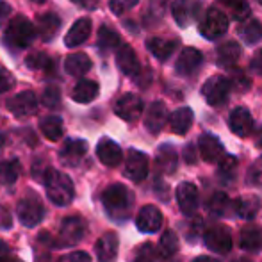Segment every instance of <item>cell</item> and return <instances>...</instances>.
<instances>
[{"mask_svg": "<svg viewBox=\"0 0 262 262\" xmlns=\"http://www.w3.org/2000/svg\"><path fill=\"white\" fill-rule=\"evenodd\" d=\"M7 109L16 118H29L38 109V98L32 91H21L7 100Z\"/></svg>", "mask_w": 262, "mask_h": 262, "instance_id": "obj_10", "label": "cell"}, {"mask_svg": "<svg viewBox=\"0 0 262 262\" xmlns=\"http://www.w3.org/2000/svg\"><path fill=\"white\" fill-rule=\"evenodd\" d=\"M241 248L246 252H255L262 248V232L255 227H246L241 232Z\"/></svg>", "mask_w": 262, "mask_h": 262, "instance_id": "obj_37", "label": "cell"}, {"mask_svg": "<svg viewBox=\"0 0 262 262\" xmlns=\"http://www.w3.org/2000/svg\"><path fill=\"white\" fill-rule=\"evenodd\" d=\"M41 102L45 107H57L59 104H61V91H59V88L55 86H49L45 88V91H43L41 95Z\"/></svg>", "mask_w": 262, "mask_h": 262, "instance_id": "obj_41", "label": "cell"}, {"mask_svg": "<svg viewBox=\"0 0 262 262\" xmlns=\"http://www.w3.org/2000/svg\"><path fill=\"white\" fill-rule=\"evenodd\" d=\"M191 125H193V111L189 107H180L169 116V128L179 136L186 134Z\"/></svg>", "mask_w": 262, "mask_h": 262, "instance_id": "obj_29", "label": "cell"}, {"mask_svg": "<svg viewBox=\"0 0 262 262\" xmlns=\"http://www.w3.org/2000/svg\"><path fill=\"white\" fill-rule=\"evenodd\" d=\"M116 64L125 75L128 77H134L139 73V61H138V55L132 50V47L128 45H120L116 50Z\"/></svg>", "mask_w": 262, "mask_h": 262, "instance_id": "obj_21", "label": "cell"}, {"mask_svg": "<svg viewBox=\"0 0 262 262\" xmlns=\"http://www.w3.org/2000/svg\"><path fill=\"white\" fill-rule=\"evenodd\" d=\"M9 259V246L0 239V262H6Z\"/></svg>", "mask_w": 262, "mask_h": 262, "instance_id": "obj_53", "label": "cell"}, {"mask_svg": "<svg viewBox=\"0 0 262 262\" xmlns=\"http://www.w3.org/2000/svg\"><path fill=\"white\" fill-rule=\"evenodd\" d=\"M177 39H164V38H152L146 41V49L159 61H168L177 49Z\"/></svg>", "mask_w": 262, "mask_h": 262, "instance_id": "obj_27", "label": "cell"}, {"mask_svg": "<svg viewBox=\"0 0 262 262\" xmlns=\"http://www.w3.org/2000/svg\"><path fill=\"white\" fill-rule=\"evenodd\" d=\"M75 6H79V7H82V9H90V11H93V9H97L98 7V2L100 0H72Z\"/></svg>", "mask_w": 262, "mask_h": 262, "instance_id": "obj_50", "label": "cell"}, {"mask_svg": "<svg viewBox=\"0 0 262 262\" xmlns=\"http://www.w3.org/2000/svg\"><path fill=\"white\" fill-rule=\"evenodd\" d=\"M228 93H230V80L223 75L210 77L202 88V95L207 100V104L212 107L223 105L228 100Z\"/></svg>", "mask_w": 262, "mask_h": 262, "instance_id": "obj_7", "label": "cell"}, {"mask_svg": "<svg viewBox=\"0 0 262 262\" xmlns=\"http://www.w3.org/2000/svg\"><path fill=\"white\" fill-rule=\"evenodd\" d=\"M239 38L246 43V45H255L262 39V24L257 20H250L245 25L239 27Z\"/></svg>", "mask_w": 262, "mask_h": 262, "instance_id": "obj_35", "label": "cell"}, {"mask_svg": "<svg viewBox=\"0 0 262 262\" xmlns=\"http://www.w3.org/2000/svg\"><path fill=\"white\" fill-rule=\"evenodd\" d=\"M198 31L204 36L205 39H217L228 31V18L223 11L216 9V7H210L207 13L204 14V18L200 20L198 25Z\"/></svg>", "mask_w": 262, "mask_h": 262, "instance_id": "obj_4", "label": "cell"}, {"mask_svg": "<svg viewBox=\"0 0 262 262\" xmlns=\"http://www.w3.org/2000/svg\"><path fill=\"white\" fill-rule=\"evenodd\" d=\"M86 232H88V225L80 216L64 217V220H62V225H61V230H59L57 246L66 248V246L77 245V243H80L84 239Z\"/></svg>", "mask_w": 262, "mask_h": 262, "instance_id": "obj_5", "label": "cell"}, {"mask_svg": "<svg viewBox=\"0 0 262 262\" xmlns=\"http://www.w3.org/2000/svg\"><path fill=\"white\" fill-rule=\"evenodd\" d=\"M204 243L205 246L210 250V252H216V253H228L232 250V234L227 227L223 225H216V227H210L207 232L204 234Z\"/></svg>", "mask_w": 262, "mask_h": 262, "instance_id": "obj_8", "label": "cell"}, {"mask_svg": "<svg viewBox=\"0 0 262 262\" xmlns=\"http://www.w3.org/2000/svg\"><path fill=\"white\" fill-rule=\"evenodd\" d=\"M20 175V162L18 161H2L0 162V184L11 186L18 180Z\"/></svg>", "mask_w": 262, "mask_h": 262, "instance_id": "obj_39", "label": "cell"}, {"mask_svg": "<svg viewBox=\"0 0 262 262\" xmlns=\"http://www.w3.org/2000/svg\"><path fill=\"white\" fill-rule=\"evenodd\" d=\"M43 182H45L47 196L54 205L64 207V205H70L73 202L75 187H73L72 179L66 173L59 171V169H47Z\"/></svg>", "mask_w": 262, "mask_h": 262, "instance_id": "obj_2", "label": "cell"}, {"mask_svg": "<svg viewBox=\"0 0 262 262\" xmlns=\"http://www.w3.org/2000/svg\"><path fill=\"white\" fill-rule=\"evenodd\" d=\"M179 252V237L173 230H166L159 239V255L162 259H171Z\"/></svg>", "mask_w": 262, "mask_h": 262, "instance_id": "obj_36", "label": "cell"}, {"mask_svg": "<svg viewBox=\"0 0 262 262\" xmlns=\"http://www.w3.org/2000/svg\"><path fill=\"white\" fill-rule=\"evenodd\" d=\"M255 146L262 148V127L257 130V134H255Z\"/></svg>", "mask_w": 262, "mask_h": 262, "instance_id": "obj_54", "label": "cell"}, {"mask_svg": "<svg viewBox=\"0 0 262 262\" xmlns=\"http://www.w3.org/2000/svg\"><path fill=\"white\" fill-rule=\"evenodd\" d=\"M118 246H120V241H118V235L114 232H107V234L102 235L97 241V257L98 262H114L118 255Z\"/></svg>", "mask_w": 262, "mask_h": 262, "instance_id": "obj_22", "label": "cell"}, {"mask_svg": "<svg viewBox=\"0 0 262 262\" xmlns=\"http://www.w3.org/2000/svg\"><path fill=\"white\" fill-rule=\"evenodd\" d=\"M193 262H220V260H216V259H212V257H196V259H194Z\"/></svg>", "mask_w": 262, "mask_h": 262, "instance_id": "obj_55", "label": "cell"}, {"mask_svg": "<svg viewBox=\"0 0 262 262\" xmlns=\"http://www.w3.org/2000/svg\"><path fill=\"white\" fill-rule=\"evenodd\" d=\"M14 86V77L9 70H6L4 66H0V95L9 91Z\"/></svg>", "mask_w": 262, "mask_h": 262, "instance_id": "obj_45", "label": "cell"}, {"mask_svg": "<svg viewBox=\"0 0 262 262\" xmlns=\"http://www.w3.org/2000/svg\"><path fill=\"white\" fill-rule=\"evenodd\" d=\"M91 66H93V62L86 54H72L64 61V70L73 77H82L84 73L90 72Z\"/></svg>", "mask_w": 262, "mask_h": 262, "instance_id": "obj_30", "label": "cell"}, {"mask_svg": "<svg viewBox=\"0 0 262 262\" xmlns=\"http://www.w3.org/2000/svg\"><path fill=\"white\" fill-rule=\"evenodd\" d=\"M177 202H179V207L182 210V214L193 216L198 209V204H200L198 187L191 182L179 184V187H177Z\"/></svg>", "mask_w": 262, "mask_h": 262, "instance_id": "obj_13", "label": "cell"}, {"mask_svg": "<svg viewBox=\"0 0 262 262\" xmlns=\"http://www.w3.org/2000/svg\"><path fill=\"white\" fill-rule=\"evenodd\" d=\"M204 64V55L198 52L196 49H184L182 54L179 55L175 62V72L179 73L180 77H189L194 75L198 70Z\"/></svg>", "mask_w": 262, "mask_h": 262, "instance_id": "obj_14", "label": "cell"}, {"mask_svg": "<svg viewBox=\"0 0 262 262\" xmlns=\"http://www.w3.org/2000/svg\"><path fill=\"white\" fill-rule=\"evenodd\" d=\"M136 225L145 234H154L162 225V212L156 205H145L143 209H139L138 216H136Z\"/></svg>", "mask_w": 262, "mask_h": 262, "instance_id": "obj_16", "label": "cell"}, {"mask_svg": "<svg viewBox=\"0 0 262 262\" xmlns=\"http://www.w3.org/2000/svg\"><path fill=\"white\" fill-rule=\"evenodd\" d=\"M235 214L243 220H253L260 210V200L257 196H243L235 200Z\"/></svg>", "mask_w": 262, "mask_h": 262, "instance_id": "obj_31", "label": "cell"}, {"mask_svg": "<svg viewBox=\"0 0 262 262\" xmlns=\"http://www.w3.org/2000/svg\"><path fill=\"white\" fill-rule=\"evenodd\" d=\"M61 29V18L54 13H43L38 16V32L43 41H52Z\"/></svg>", "mask_w": 262, "mask_h": 262, "instance_id": "obj_28", "label": "cell"}, {"mask_svg": "<svg viewBox=\"0 0 262 262\" xmlns=\"http://www.w3.org/2000/svg\"><path fill=\"white\" fill-rule=\"evenodd\" d=\"M97 156L100 159L102 164L109 166V168H114L121 162L123 159V152H121L120 145L114 143L113 139L109 138H102L97 145Z\"/></svg>", "mask_w": 262, "mask_h": 262, "instance_id": "obj_18", "label": "cell"}, {"mask_svg": "<svg viewBox=\"0 0 262 262\" xmlns=\"http://www.w3.org/2000/svg\"><path fill=\"white\" fill-rule=\"evenodd\" d=\"M98 93H100L98 82L90 80V79H82L75 84V88H73L72 98L77 102V104H90V102H93L95 98L98 97Z\"/></svg>", "mask_w": 262, "mask_h": 262, "instance_id": "obj_24", "label": "cell"}, {"mask_svg": "<svg viewBox=\"0 0 262 262\" xmlns=\"http://www.w3.org/2000/svg\"><path fill=\"white\" fill-rule=\"evenodd\" d=\"M25 62H27L29 68L36 70V72H52V70H55V61L45 52L31 54L25 59Z\"/></svg>", "mask_w": 262, "mask_h": 262, "instance_id": "obj_38", "label": "cell"}, {"mask_svg": "<svg viewBox=\"0 0 262 262\" xmlns=\"http://www.w3.org/2000/svg\"><path fill=\"white\" fill-rule=\"evenodd\" d=\"M250 70H252L253 73H257V75H262V50L255 52L253 59L250 61Z\"/></svg>", "mask_w": 262, "mask_h": 262, "instance_id": "obj_49", "label": "cell"}, {"mask_svg": "<svg viewBox=\"0 0 262 262\" xmlns=\"http://www.w3.org/2000/svg\"><path fill=\"white\" fill-rule=\"evenodd\" d=\"M148 175V157L139 150H130L125 161V177L132 182H143Z\"/></svg>", "mask_w": 262, "mask_h": 262, "instance_id": "obj_12", "label": "cell"}, {"mask_svg": "<svg viewBox=\"0 0 262 262\" xmlns=\"http://www.w3.org/2000/svg\"><path fill=\"white\" fill-rule=\"evenodd\" d=\"M250 180H252V184H255V186H262V157L253 164L252 171H250Z\"/></svg>", "mask_w": 262, "mask_h": 262, "instance_id": "obj_47", "label": "cell"}, {"mask_svg": "<svg viewBox=\"0 0 262 262\" xmlns=\"http://www.w3.org/2000/svg\"><path fill=\"white\" fill-rule=\"evenodd\" d=\"M138 2L139 0H111L109 2V7H111V11H113L114 14H123V13H127V11H130L132 7H136L138 6Z\"/></svg>", "mask_w": 262, "mask_h": 262, "instance_id": "obj_44", "label": "cell"}, {"mask_svg": "<svg viewBox=\"0 0 262 262\" xmlns=\"http://www.w3.org/2000/svg\"><path fill=\"white\" fill-rule=\"evenodd\" d=\"M235 207V202H232L230 198L225 193H214L209 200V210L212 214H217V216H228L232 212V209Z\"/></svg>", "mask_w": 262, "mask_h": 262, "instance_id": "obj_34", "label": "cell"}, {"mask_svg": "<svg viewBox=\"0 0 262 262\" xmlns=\"http://www.w3.org/2000/svg\"><path fill=\"white\" fill-rule=\"evenodd\" d=\"M198 145H200V154H202V157H204V161L217 162L225 157V148L216 136L202 134L200 139H198Z\"/></svg>", "mask_w": 262, "mask_h": 262, "instance_id": "obj_19", "label": "cell"}, {"mask_svg": "<svg viewBox=\"0 0 262 262\" xmlns=\"http://www.w3.org/2000/svg\"><path fill=\"white\" fill-rule=\"evenodd\" d=\"M120 43V34L113 27H109V25H102L100 31H98V49L102 52H109V50L118 49Z\"/></svg>", "mask_w": 262, "mask_h": 262, "instance_id": "obj_33", "label": "cell"}, {"mask_svg": "<svg viewBox=\"0 0 262 262\" xmlns=\"http://www.w3.org/2000/svg\"><path fill=\"white\" fill-rule=\"evenodd\" d=\"M13 227V216L6 207L0 205V230H9Z\"/></svg>", "mask_w": 262, "mask_h": 262, "instance_id": "obj_48", "label": "cell"}, {"mask_svg": "<svg viewBox=\"0 0 262 262\" xmlns=\"http://www.w3.org/2000/svg\"><path fill=\"white\" fill-rule=\"evenodd\" d=\"M220 2L227 7L228 13L232 14V18H234V20L241 21V20H245V18H248V14L252 13L246 0H220Z\"/></svg>", "mask_w": 262, "mask_h": 262, "instance_id": "obj_40", "label": "cell"}, {"mask_svg": "<svg viewBox=\"0 0 262 262\" xmlns=\"http://www.w3.org/2000/svg\"><path fill=\"white\" fill-rule=\"evenodd\" d=\"M243 54V49L237 41H225L217 47L216 50V57H217V64L223 66V68H228V66L235 64L239 61Z\"/></svg>", "mask_w": 262, "mask_h": 262, "instance_id": "obj_26", "label": "cell"}, {"mask_svg": "<svg viewBox=\"0 0 262 262\" xmlns=\"http://www.w3.org/2000/svg\"><path fill=\"white\" fill-rule=\"evenodd\" d=\"M32 2H36V4H43V2H47V0H32Z\"/></svg>", "mask_w": 262, "mask_h": 262, "instance_id": "obj_56", "label": "cell"}, {"mask_svg": "<svg viewBox=\"0 0 262 262\" xmlns=\"http://www.w3.org/2000/svg\"><path fill=\"white\" fill-rule=\"evenodd\" d=\"M235 168H237V159L232 156H225L220 161V177H223V179H234Z\"/></svg>", "mask_w": 262, "mask_h": 262, "instance_id": "obj_42", "label": "cell"}, {"mask_svg": "<svg viewBox=\"0 0 262 262\" xmlns=\"http://www.w3.org/2000/svg\"><path fill=\"white\" fill-rule=\"evenodd\" d=\"M228 127L239 138H246L253 130V118L246 107H235L228 116Z\"/></svg>", "mask_w": 262, "mask_h": 262, "instance_id": "obj_15", "label": "cell"}, {"mask_svg": "<svg viewBox=\"0 0 262 262\" xmlns=\"http://www.w3.org/2000/svg\"><path fill=\"white\" fill-rule=\"evenodd\" d=\"M16 214H18V220H20L25 227H36L38 223H41L43 216H45V209H43L41 200L31 193L29 196L21 198V200L18 202Z\"/></svg>", "mask_w": 262, "mask_h": 262, "instance_id": "obj_6", "label": "cell"}, {"mask_svg": "<svg viewBox=\"0 0 262 262\" xmlns=\"http://www.w3.org/2000/svg\"><path fill=\"white\" fill-rule=\"evenodd\" d=\"M184 159H186V162H189V164H194V162H196V154H194L193 145H187L186 148H184Z\"/></svg>", "mask_w": 262, "mask_h": 262, "instance_id": "obj_52", "label": "cell"}, {"mask_svg": "<svg viewBox=\"0 0 262 262\" xmlns=\"http://www.w3.org/2000/svg\"><path fill=\"white\" fill-rule=\"evenodd\" d=\"M102 204L109 217H113L114 221H125L130 217L134 194L123 184H113L102 194Z\"/></svg>", "mask_w": 262, "mask_h": 262, "instance_id": "obj_1", "label": "cell"}, {"mask_svg": "<svg viewBox=\"0 0 262 262\" xmlns=\"http://www.w3.org/2000/svg\"><path fill=\"white\" fill-rule=\"evenodd\" d=\"M39 128H41V134L45 136L49 141H57V139L62 138V132H64V127H62V120L59 116H45L41 121H39Z\"/></svg>", "mask_w": 262, "mask_h": 262, "instance_id": "obj_32", "label": "cell"}, {"mask_svg": "<svg viewBox=\"0 0 262 262\" xmlns=\"http://www.w3.org/2000/svg\"><path fill=\"white\" fill-rule=\"evenodd\" d=\"M156 164L159 168V171L164 173V175H171L177 171V164H179V157L177 152L171 145H162L159 146L157 154H156Z\"/></svg>", "mask_w": 262, "mask_h": 262, "instance_id": "obj_25", "label": "cell"}, {"mask_svg": "<svg viewBox=\"0 0 262 262\" xmlns=\"http://www.w3.org/2000/svg\"><path fill=\"white\" fill-rule=\"evenodd\" d=\"M88 152V143L82 139H66L64 145L59 150V157L64 164L77 166Z\"/></svg>", "mask_w": 262, "mask_h": 262, "instance_id": "obj_17", "label": "cell"}, {"mask_svg": "<svg viewBox=\"0 0 262 262\" xmlns=\"http://www.w3.org/2000/svg\"><path fill=\"white\" fill-rule=\"evenodd\" d=\"M166 121H168V111L166 105L162 102H154L152 105L146 111V118H145V127L148 128L152 134H159V132L164 128Z\"/></svg>", "mask_w": 262, "mask_h": 262, "instance_id": "obj_23", "label": "cell"}, {"mask_svg": "<svg viewBox=\"0 0 262 262\" xmlns=\"http://www.w3.org/2000/svg\"><path fill=\"white\" fill-rule=\"evenodd\" d=\"M90 34H91V20L90 18H80V20H77L70 27L68 34L64 36V45L70 47V49L80 47L82 43L88 41Z\"/></svg>", "mask_w": 262, "mask_h": 262, "instance_id": "obj_20", "label": "cell"}, {"mask_svg": "<svg viewBox=\"0 0 262 262\" xmlns=\"http://www.w3.org/2000/svg\"><path fill=\"white\" fill-rule=\"evenodd\" d=\"M241 262H250V260H241Z\"/></svg>", "mask_w": 262, "mask_h": 262, "instance_id": "obj_57", "label": "cell"}, {"mask_svg": "<svg viewBox=\"0 0 262 262\" xmlns=\"http://www.w3.org/2000/svg\"><path fill=\"white\" fill-rule=\"evenodd\" d=\"M171 13L180 27H189L200 16L202 2L200 0H175L171 6Z\"/></svg>", "mask_w": 262, "mask_h": 262, "instance_id": "obj_9", "label": "cell"}, {"mask_svg": "<svg viewBox=\"0 0 262 262\" xmlns=\"http://www.w3.org/2000/svg\"><path fill=\"white\" fill-rule=\"evenodd\" d=\"M260 2H262V0H260Z\"/></svg>", "mask_w": 262, "mask_h": 262, "instance_id": "obj_58", "label": "cell"}, {"mask_svg": "<svg viewBox=\"0 0 262 262\" xmlns=\"http://www.w3.org/2000/svg\"><path fill=\"white\" fill-rule=\"evenodd\" d=\"M59 262H93L91 257L86 252H70L66 255H62Z\"/></svg>", "mask_w": 262, "mask_h": 262, "instance_id": "obj_46", "label": "cell"}, {"mask_svg": "<svg viewBox=\"0 0 262 262\" xmlns=\"http://www.w3.org/2000/svg\"><path fill=\"white\" fill-rule=\"evenodd\" d=\"M143 107H145L143 105V100L138 95L127 93L118 98V102L114 104V113H116V116H120L125 121H136L143 114Z\"/></svg>", "mask_w": 262, "mask_h": 262, "instance_id": "obj_11", "label": "cell"}, {"mask_svg": "<svg viewBox=\"0 0 262 262\" xmlns=\"http://www.w3.org/2000/svg\"><path fill=\"white\" fill-rule=\"evenodd\" d=\"M11 16V6L4 0H0V25Z\"/></svg>", "mask_w": 262, "mask_h": 262, "instance_id": "obj_51", "label": "cell"}, {"mask_svg": "<svg viewBox=\"0 0 262 262\" xmlns=\"http://www.w3.org/2000/svg\"><path fill=\"white\" fill-rule=\"evenodd\" d=\"M36 34H38V29L32 25L31 20H27L25 16H14L11 20L9 27L6 31V36H4V41L7 43L13 49H27L32 41H34Z\"/></svg>", "mask_w": 262, "mask_h": 262, "instance_id": "obj_3", "label": "cell"}, {"mask_svg": "<svg viewBox=\"0 0 262 262\" xmlns=\"http://www.w3.org/2000/svg\"><path fill=\"white\" fill-rule=\"evenodd\" d=\"M132 262H157V253L152 245H143L138 248Z\"/></svg>", "mask_w": 262, "mask_h": 262, "instance_id": "obj_43", "label": "cell"}]
</instances>
